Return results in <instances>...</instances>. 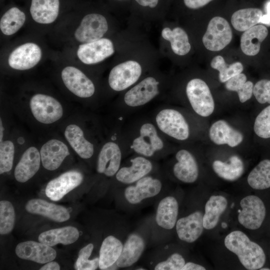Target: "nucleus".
<instances>
[{
	"label": "nucleus",
	"instance_id": "864d4df0",
	"mask_svg": "<svg viewBox=\"0 0 270 270\" xmlns=\"http://www.w3.org/2000/svg\"><path fill=\"white\" fill-rule=\"evenodd\" d=\"M261 270H270V269L267 268H260Z\"/></svg>",
	"mask_w": 270,
	"mask_h": 270
},
{
	"label": "nucleus",
	"instance_id": "f03ea898",
	"mask_svg": "<svg viewBox=\"0 0 270 270\" xmlns=\"http://www.w3.org/2000/svg\"><path fill=\"white\" fill-rule=\"evenodd\" d=\"M29 108L33 118L44 124H50L60 120L64 115L62 104L50 96L36 94L30 98Z\"/></svg>",
	"mask_w": 270,
	"mask_h": 270
},
{
	"label": "nucleus",
	"instance_id": "3c124183",
	"mask_svg": "<svg viewBox=\"0 0 270 270\" xmlns=\"http://www.w3.org/2000/svg\"><path fill=\"white\" fill-rule=\"evenodd\" d=\"M4 128L2 118L0 119V142L4 140Z\"/></svg>",
	"mask_w": 270,
	"mask_h": 270
},
{
	"label": "nucleus",
	"instance_id": "2f4dec72",
	"mask_svg": "<svg viewBox=\"0 0 270 270\" xmlns=\"http://www.w3.org/2000/svg\"><path fill=\"white\" fill-rule=\"evenodd\" d=\"M212 166L214 172L219 177L229 181L237 180L244 172L243 162L236 155L231 156L226 162L220 160H214Z\"/></svg>",
	"mask_w": 270,
	"mask_h": 270
},
{
	"label": "nucleus",
	"instance_id": "79ce46f5",
	"mask_svg": "<svg viewBox=\"0 0 270 270\" xmlns=\"http://www.w3.org/2000/svg\"><path fill=\"white\" fill-rule=\"evenodd\" d=\"M92 244H89L80 250L75 268L78 270H94L99 266V258L88 260L94 250Z\"/></svg>",
	"mask_w": 270,
	"mask_h": 270
},
{
	"label": "nucleus",
	"instance_id": "09e8293b",
	"mask_svg": "<svg viewBox=\"0 0 270 270\" xmlns=\"http://www.w3.org/2000/svg\"><path fill=\"white\" fill-rule=\"evenodd\" d=\"M206 268L201 265L192 262L186 263L182 270H205Z\"/></svg>",
	"mask_w": 270,
	"mask_h": 270
},
{
	"label": "nucleus",
	"instance_id": "e433bc0d",
	"mask_svg": "<svg viewBox=\"0 0 270 270\" xmlns=\"http://www.w3.org/2000/svg\"><path fill=\"white\" fill-rule=\"evenodd\" d=\"M25 20L24 13L16 7H12L6 11L1 18L0 30L5 35H12L22 27Z\"/></svg>",
	"mask_w": 270,
	"mask_h": 270
},
{
	"label": "nucleus",
	"instance_id": "ddd939ff",
	"mask_svg": "<svg viewBox=\"0 0 270 270\" xmlns=\"http://www.w3.org/2000/svg\"><path fill=\"white\" fill-rule=\"evenodd\" d=\"M158 84L159 82L153 77L145 78L126 93L125 104L132 108L146 104L158 94Z\"/></svg>",
	"mask_w": 270,
	"mask_h": 270
},
{
	"label": "nucleus",
	"instance_id": "2eb2a0df",
	"mask_svg": "<svg viewBox=\"0 0 270 270\" xmlns=\"http://www.w3.org/2000/svg\"><path fill=\"white\" fill-rule=\"evenodd\" d=\"M40 152L43 167L50 171L59 168L70 154L68 146L58 138L47 140L40 147Z\"/></svg>",
	"mask_w": 270,
	"mask_h": 270
},
{
	"label": "nucleus",
	"instance_id": "5701e85b",
	"mask_svg": "<svg viewBox=\"0 0 270 270\" xmlns=\"http://www.w3.org/2000/svg\"><path fill=\"white\" fill-rule=\"evenodd\" d=\"M177 162L173 167L175 177L184 183L194 182L198 176V167L194 156L186 150H180L176 154Z\"/></svg>",
	"mask_w": 270,
	"mask_h": 270
},
{
	"label": "nucleus",
	"instance_id": "603ef678",
	"mask_svg": "<svg viewBox=\"0 0 270 270\" xmlns=\"http://www.w3.org/2000/svg\"><path fill=\"white\" fill-rule=\"evenodd\" d=\"M222 228H226L228 226V224L226 222H222Z\"/></svg>",
	"mask_w": 270,
	"mask_h": 270
},
{
	"label": "nucleus",
	"instance_id": "a878e982",
	"mask_svg": "<svg viewBox=\"0 0 270 270\" xmlns=\"http://www.w3.org/2000/svg\"><path fill=\"white\" fill-rule=\"evenodd\" d=\"M210 140L218 145L228 144L235 147L244 139L242 134L230 126L225 120H220L214 122L209 130Z\"/></svg>",
	"mask_w": 270,
	"mask_h": 270
},
{
	"label": "nucleus",
	"instance_id": "4468645a",
	"mask_svg": "<svg viewBox=\"0 0 270 270\" xmlns=\"http://www.w3.org/2000/svg\"><path fill=\"white\" fill-rule=\"evenodd\" d=\"M114 52L112 42L109 39L102 38L80 45L77 56L83 63L92 64L102 61L112 56Z\"/></svg>",
	"mask_w": 270,
	"mask_h": 270
},
{
	"label": "nucleus",
	"instance_id": "6e6d98bb",
	"mask_svg": "<svg viewBox=\"0 0 270 270\" xmlns=\"http://www.w3.org/2000/svg\"><path fill=\"white\" fill-rule=\"evenodd\" d=\"M234 206V203H232V206H231L232 208Z\"/></svg>",
	"mask_w": 270,
	"mask_h": 270
},
{
	"label": "nucleus",
	"instance_id": "f704fd0d",
	"mask_svg": "<svg viewBox=\"0 0 270 270\" xmlns=\"http://www.w3.org/2000/svg\"><path fill=\"white\" fill-rule=\"evenodd\" d=\"M162 36L170 42L172 49L176 54L184 56L190 50L188 34L182 28L176 27L171 30L165 28L162 31Z\"/></svg>",
	"mask_w": 270,
	"mask_h": 270
},
{
	"label": "nucleus",
	"instance_id": "393cba45",
	"mask_svg": "<svg viewBox=\"0 0 270 270\" xmlns=\"http://www.w3.org/2000/svg\"><path fill=\"white\" fill-rule=\"evenodd\" d=\"M143 238L136 233L130 234L127 238L121 254L116 264L118 268H128L136 263L145 248Z\"/></svg>",
	"mask_w": 270,
	"mask_h": 270
},
{
	"label": "nucleus",
	"instance_id": "20e7f679",
	"mask_svg": "<svg viewBox=\"0 0 270 270\" xmlns=\"http://www.w3.org/2000/svg\"><path fill=\"white\" fill-rule=\"evenodd\" d=\"M186 96L194 110L203 117L211 115L214 110V102L209 87L203 80L194 78L188 83Z\"/></svg>",
	"mask_w": 270,
	"mask_h": 270
},
{
	"label": "nucleus",
	"instance_id": "7ed1b4c3",
	"mask_svg": "<svg viewBox=\"0 0 270 270\" xmlns=\"http://www.w3.org/2000/svg\"><path fill=\"white\" fill-rule=\"evenodd\" d=\"M156 124L164 134L179 140H187L190 136L188 122L178 111L172 108L160 110L155 118Z\"/></svg>",
	"mask_w": 270,
	"mask_h": 270
},
{
	"label": "nucleus",
	"instance_id": "f8f14e48",
	"mask_svg": "<svg viewBox=\"0 0 270 270\" xmlns=\"http://www.w3.org/2000/svg\"><path fill=\"white\" fill-rule=\"evenodd\" d=\"M134 184L127 186L124 190L126 200L132 204H138L145 199L157 196L162 188L161 181L149 176L143 177Z\"/></svg>",
	"mask_w": 270,
	"mask_h": 270
},
{
	"label": "nucleus",
	"instance_id": "bb28decb",
	"mask_svg": "<svg viewBox=\"0 0 270 270\" xmlns=\"http://www.w3.org/2000/svg\"><path fill=\"white\" fill-rule=\"evenodd\" d=\"M178 213V204L172 196L163 198L157 207L156 222L160 228L171 230L176 226Z\"/></svg>",
	"mask_w": 270,
	"mask_h": 270
},
{
	"label": "nucleus",
	"instance_id": "7c9ffc66",
	"mask_svg": "<svg viewBox=\"0 0 270 270\" xmlns=\"http://www.w3.org/2000/svg\"><path fill=\"white\" fill-rule=\"evenodd\" d=\"M123 248L121 241L113 236H108L103 240L99 252V268L108 270L120 258Z\"/></svg>",
	"mask_w": 270,
	"mask_h": 270
},
{
	"label": "nucleus",
	"instance_id": "b1692460",
	"mask_svg": "<svg viewBox=\"0 0 270 270\" xmlns=\"http://www.w3.org/2000/svg\"><path fill=\"white\" fill-rule=\"evenodd\" d=\"M25 208L30 213L40 215L56 222H64L70 218L69 212L65 207L42 199L29 200Z\"/></svg>",
	"mask_w": 270,
	"mask_h": 270
},
{
	"label": "nucleus",
	"instance_id": "c756f323",
	"mask_svg": "<svg viewBox=\"0 0 270 270\" xmlns=\"http://www.w3.org/2000/svg\"><path fill=\"white\" fill-rule=\"evenodd\" d=\"M79 235V232L76 228L67 226L42 232L39 235L38 240L50 246L58 244L68 245L76 242Z\"/></svg>",
	"mask_w": 270,
	"mask_h": 270
},
{
	"label": "nucleus",
	"instance_id": "37998d69",
	"mask_svg": "<svg viewBox=\"0 0 270 270\" xmlns=\"http://www.w3.org/2000/svg\"><path fill=\"white\" fill-rule=\"evenodd\" d=\"M254 132L262 138H270V105L262 110L256 118Z\"/></svg>",
	"mask_w": 270,
	"mask_h": 270
},
{
	"label": "nucleus",
	"instance_id": "a19ab883",
	"mask_svg": "<svg viewBox=\"0 0 270 270\" xmlns=\"http://www.w3.org/2000/svg\"><path fill=\"white\" fill-rule=\"evenodd\" d=\"M15 152L14 142L10 140L0 142V174L8 172L13 166Z\"/></svg>",
	"mask_w": 270,
	"mask_h": 270
},
{
	"label": "nucleus",
	"instance_id": "ea45409f",
	"mask_svg": "<svg viewBox=\"0 0 270 270\" xmlns=\"http://www.w3.org/2000/svg\"><path fill=\"white\" fill-rule=\"evenodd\" d=\"M15 222V212L12 204L6 200L0 202V234H6L13 230Z\"/></svg>",
	"mask_w": 270,
	"mask_h": 270
},
{
	"label": "nucleus",
	"instance_id": "1a4fd4ad",
	"mask_svg": "<svg viewBox=\"0 0 270 270\" xmlns=\"http://www.w3.org/2000/svg\"><path fill=\"white\" fill-rule=\"evenodd\" d=\"M108 30L106 18L100 14L92 13L83 18L74 35L78 41L87 43L102 38Z\"/></svg>",
	"mask_w": 270,
	"mask_h": 270
},
{
	"label": "nucleus",
	"instance_id": "c85d7f7f",
	"mask_svg": "<svg viewBox=\"0 0 270 270\" xmlns=\"http://www.w3.org/2000/svg\"><path fill=\"white\" fill-rule=\"evenodd\" d=\"M59 8V0H32L30 12L36 22L49 24L56 19Z\"/></svg>",
	"mask_w": 270,
	"mask_h": 270
},
{
	"label": "nucleus",
	"instance_id": "423d86ee",
	"mask_svg": "<svg viewBox=\"0 0 270 270\" xmlns=\"http://www.w3.org/2000/svg\"><path fill=\"white\" fill-rule=\"evenodd\" d=\"M164 146L163 140L151 122H146L140 126L138 136L134 138L131 146L135 152L146 158L153 156Z\"/></svg>",
	"mask_w": 270,
	"mask_h": 270
},
{
	"label": "nucleus",
	"instance_id": "a211bd4d",
	"mask_svg": "<svg viewBox=\"0 0 270 270\" xmlns=\"http://www.w3.org/2000/svg\"><path fill=\"white\" fill-rule=\"evenodd\" d=\"M122 158V151L118 144L112 141L106 142L98 155L97 172L108 177L116 175L120 168Z\"/></svg>",
	"mask_w": 270,
	"mask_h": 270
},
{
	"label": "nucleus",
	"instance_id": "39448f33",
	"mask_svg": "<svg viewBox=\"0 0 270 270\" xmlns=\"http://www.w3.org/2000/svg\"><path fill=\"white\" fill-rule=\"evenodd\" d=\"M232 38V30L228 22L224 18L215 16L208 24L202 42L207 50L218 52L227 46Z\"/></svg>",
	"mask_w": 270,
	"mask_h": 270
},
{
	"label": "nucleus",
	"instance_id": "49530a36",
	"mask_svg": "<svg viewBox=\"0 0 270 270\" xmlns=\"http://www.w3.org/2000/svg\"><path fill=\"white\" fill-rule=\"evenodd\" d=\"M184 5L188 8L198 9L205 6L212 0H183Z\"/></svg>",
	"mask_w": 270,
	"mask_h": 270
},
{
	"label": "nucleus",
	"instance_id": "de8ad7c7",
	"mask_svg": "<svg viewBox=\"0 0 270 270\" xmlns=\"http://www.w3.org/2000/svg\"><path fill=\"white\" fill-rule=\"evenodd\" d=\"M139 6L152 9L156 8L160 0H134Z\"/></svg>",
	"mask_w": 270,
	"mask_h": 270
},
{
	"label": "nucleus",
	"instance_id": "6e6552de",
	"mask_svg": "<svg viewBox=\"0 0 270 270\" xmlns=\"http://www.w3.org/2000/svg\"><path fill=\"white\" fill-rule=\"evenodd\" d=\"M142 74L140 65L134 60L121 63L112 68L108 76V84L115 91H122L134 84Z\"/></svg>",
	"mask_w": 270,
	"mask_h": 270
},
{
	"label": "nucleus",
	"instance_id": "4be33fe9",
	"mask_svg": "<svg viewBox=\"0 0 270 270\" xmlns=\"http://www.w3.org/2000/svg\"><path fill=\"white\" fill-rule=\"evenodd\" d=\"M130 166L120 168L116 174V179L124 184H132L148 176L152 170V162L146 157L138 156L130 160Z\"/></svg>",
	"mask_w": 270,
	"mask_h": 270
},
{
	"label": "nucleus",
	"instance_id": "0eeeda50",
	"mask_svg": "<svg viewBox=\"0 0 270 270\" xmlns=\"http://www.w3.org/2000/svg\"><path fill=\"white\" fill-rule=\"evenodd\" d=\"M238 210V220L240 224L250 230L260 228L266 216V208L262 200L256 196H248L243 198Z\"/></svg>",
	"mask_w": 270,
	"mask_h": 270
},
{
	"label": "nucleus",
	"instance_id": "473e14b6",
	"mask_svg": "<svg viewBox=\"0 0 270 270\" xmlns=\"http://www.w3.org/2000/svg\"><path fill=\"white\" fill-rule=\"evenodd\" d=\"M227 205L226 199L222 196H212L210 197L205 205V212L203 216L204 228L210 230L216 227Z\"/></svg>",
	"mask_w": 270,
	"mask_h": 270
},
{
	"label": "nucleus",
	"instance_id": "72a5a7b5",
	"mask_svg": "<svg viewBox=\"0 0 270 270\" xmlns=\"http://www.w3.org/2000/svg\"><path fill=\"white\" fill-rule=\"evenodd\" d=\"M262 17V12L260 8H243L236 11L232 14L231 22L235 30L244 32L261 22Z\"/></svg>",
	"mask_w": 270,
	"mask_h": 270
},
{
	"label": "nucleus",
	"instance_id": "9b49d317",
	"mask_svg": "<svg viewBox=\"0 0 270 270\" xmlns=\"http://www.w3.org/2000/svg\"><path fill=\"white\" fill-rule=\"evenodd\" d=\"M83 179V175L79 171L72 170L66 172L48 182L45 190L46 194L52 200H59L79 186Z\"/></svg>",
	"mask_w": 270,
	"mask_h": 270
},
{
	"label": "nucleus",
	"instance_id": "f3484780",
	"mask_svg": "<svg viewBox=\"0 0 270 270\" xmlns=\"http://www.w3.org/2000/svg\"><path fill=\"white\" fill-rule=\"evenodd\" d=\"M42 58V50L38 45L27 42L16 48L10 54L8 63L17 70H26L36 65Z\"/></svg>",
	"mask_w": 270,
	"mask_h": 270
},
{
	"label": "nucleus",
	"instance_id": "5fc2aeb1",
	"mask_svg": "<svg viewBox=\"0 0 270 270\" xmlns=\"http://www.w3.org/2000/svg\"><path fill=\"white\" fill-rule=\"evenodd\" d=\"M118 0V1H126V0Z\"/></svg>",
	"mask_w": 270,
	"mask_h": 270
},
{
	"label": "nucleus",
	"instance_id": "58836bf2",
	"mask_svg": "<svg viewBox=\"0 0 270 270\" xmlns=\"http://www.w3.org/2000/svg\"><path fill=\"white\" fill-rule=\"evenodd\" d=\"M210 66L212 68L219 72V80L222 83L242 73L244 70L241 62H235L230 64H226L224 58L221 56L214 57L211 61Z\"/></svg>",
	"mask_w": 270,
	"mask_h": 270
},
{
	"label": "nucleus",
	"instance_id": "c03bdc74",
	"mask_svg": "<svg viewBox=\"0 0 270 270\" xmlns=\"http://www.w3.org/2000/svg\"><path fill=\"white\" fill-rule=\"evenodd\" d=\"M186 262L183 256L178 253L171 254L166 260L158 262L155 270H182Z\"/></svg>",
	"mask_w": 270,
	"mask_h": 270
},
{
	"label": "nucleus",
	"instance_id": "f257e3e1",
	"mask_svg": "<svg viewBox=\"0 0 270 270\" xmlns=\"http://www.w3.org/2000/svg\"><path fill=\"white\" fill-rule=\"evenodd\" d=\"M224 242L226 247L238 256L240 263L246 269L256 270L264 266L266 258L264 250L243 232H231L226 236Z\"/></svg>",
	"mask_w": 270,
	"mask_h": 270
},
{
	"label": "nucleus",
	"instance_id": "dca6fc26",
	"mask_svg": "<svg viewBox=\"0 0 270 270\" xmlns=\"http://www.w3.org/2000/svg\"><path fill=\"white\" fill-rule=\"evenodd\" d=\"M15 252L22 259L42 264L52 261L56 256V252L52 246L33 240L19 243L16 248Z\"/></svg>",
	"mask_w": 270,
	"mask_h": 270
},
{
	"label": "nucleus",
	"instance_id": "412c9836",
	"mask_svg": "<svg viewBox=\"0 0 270 270\" xmlns=\"http://www.w3.org/2000/svg\"><path fill=\"white\" fill-rule=\"evenodd\" d=\"M203 216L201 212L196 211L178 220L176 227L178 238L188 243L198 240L204 230Z\"/></svg>",
	"mask_w": 270,
	"mask_h": 270
},
{
	"label": "nucleus",
	"instance_id": "aec40b11",
	"mask_svg": "<svg viewBox=\"0 0 270 270\" xmlns=\"http://www.w3.org/2000/svg\"><path fill=\"white\" fill-rule=\"evenodd\" d=\"M64 136L71 148L82 159H89L94 154V144L86 137L84 130L77 124H70L64 128Z\"/></svg>",
	"mask_w": 270,
	"mask_h": 270
},
{
	"label": "nucleus",
	"instance_id": "9d476101",
	"mask_svg": "<svg viewBox=\"0 0 270 270\" xmlns=\"http://www.w3.org/2000/svg\"><path fill=\"white\" fill-rule=\"evenodd\" d=\"M61 76L66 88L75 96L80 98H88L94 94V83L76 68L66 67L62 72Z\"/></svg>",
	"mask_w": 270,
	"mask_h": 270
},
{
	"label": "nucleus",
	"instance_id": "a18cd8bd",
	"mask_svg": "<svg viewBox=\"0 0 270 270\" xmlns=\"http://www.w3.org/2000/svg\"><path fill=\"white\" fill-rule=\"evenodd\" d=\"M253 94L259 103L270 104V80L258 81L254 86Z\"/></svg>",
	"mask_w": 270,
	"mask_h": 270
},
{
	"label": "nucleus",
	"instance_id": "c9c22d12",
	"mask_svg": "<svg viewBox=\"0 0 270 270\" xmlns=\"http://www.w3.org/2000/svg\"><path fill=\"white\" fill-rule=\"evenodd\" d=\"M248 182L256 190H264L270 187V160H262L250 172Z\"/></svg>",
	"mask_w": 270,
	"mask_h": 270
},
{
	"label": "nucleus",
	"instance_id": "6ab92c4d",
	"mask_svg": "<svg viewBox=\"0 0 270 270\" xmlns=\"http://www.w3.org/2000/svg\"><path fill=\"white\" fill-rule=\"evenodd\" d=\"M41 162L40 150L34 146L28 148L15 167L14 176L19 182H25L38 172Z\"/></svg>",
	"mask_w": 270,
	"mask_h": 270
},
{
	"label": "nucleus",
	"instance_id": "8fccbe9b",
	"mask_svg": "<svg viewBox=\"0 0 270 270\" xmlns=\"http://www.w3.org/2000/svg\"><path fill=\"white\" fill-rule=\"evenodd\" d=\"M40 270H59L60 266L59 264L56 262L50 261L46 263L42 267L40 268Z\"/></svg>",
	"mask_w": 270,
	"mask_h": 270
},
{
	"label": "nucleus",
	"instance_id": "cd10ccee",
	"mask_svg": "<svg viewBox=\"0 0 270 270\" xmlns=\"http://www.w3.org/2000/svg\"><path fill=\"white\" fill-rule=\"evenodd\" d=\"M267 28L262 24L255 25L244 32L240 38L242 52L248 56L256 55L262 42L268 35Z\"/></svg>",
	"mask_w": 270,
	"mask_h": 270
},
{
	"label": "nucleus",
	"instance_id": "4c0bfd02",
	"mask_svg": "<svg viewBox=\"0 0 270 270\" xmlns=\"http://www.w3.org/2000/svg\"><path fill=\"white\" fill-rule=\"evenodd\" d=\"M246 80L245 74L240 73L225 83L226 88L229 91L236 92L240 101L242 103L250 100L253 94V83Z\"/></svg>",
	"mask_w": 270,
	"mask_h": 270
}]
</instances>
